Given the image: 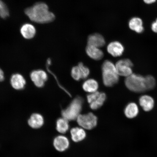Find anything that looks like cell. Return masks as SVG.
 Masks as SVG:
<instances>
[{
  "label": "cell",
  "instance_id": "cell-27",
  "mask_svg": "<svg viewBox=\"0 0 157 157\" xmlns=\"http://www.w3.org/2000/svg\"><path fill=\"white\" fill-rule=\"evenodd\" d=\"M151 28L153 32L157 33V18L152 23Z\"/></svg>",
  "mask_w": 157,
  "mask_h": 157
},
{
  "label": "cell",
  "instance_id": "cell-25",
  "mask_svg": "<svg viewBox=\"0 0 157 157\" xmlns=\"http://www.w3.org/2000/svg\"><path fill=\"white\" fill-rule=\"evenodd\" d=\"M71 74L74 79L77 81L82 79L81 72L78 66H74L72 67Z\"/></svg>",
  "mask_w": 157,
  "mask_h": 157
},
{
  "label": "cell",
  "instance_id": "cell-21",
  "mask_svg": "<svg viewBox=\"0 0 157 157\" xmlns=\"http://www.w3.org/2000/svg\"><path fill=\"white\" fill-rule=\"evenodd\" d=\"M106 99V96L105 94L103 93H100L99 96L97 99L93 102L90 104V108L93 110L99 109L103 105Z\"/></svg>",
  "mask_w": 157,
  "mask_h": 157
},
{
  "label": "cell",
  "instance_id": "cell-7",
  "mask_svg": "<svg viewBox=\"0 0 157 157\" xmlns=\"http://www.w3.org/2000/svg\"><path fill=\"white\" fill-rule=\"evenodd\" d=\"M30 78L35 85L38 87H42L48 78L46 72L44 71L38 70L33 71L30 74Z\"/></svg>",
  "mask_w": 157,
  "mask_h": 157
},
{
  "label": "cell",
  "instance_id": "cell-26",
  "mask_svg": "<svg viewBox=\"0 0 157 157\" xmlns=\"http://www.w3.org/2000/svg\"><path fill=\"white\" fill-rule=\"evenodd\" d=\"M100 92L97 91L94 93H90L87 96V99L88 103L90 104L93 102L97 99L98 96H99Z\"/></svg>",
  "mask_w": 157,
  "mask_h": 157
},
{
  "label": "cell",
  "instance_id": "cell-15",
  "mask_svg": "<svg viewBox=\"0 0 157 157\" xmlns=\"http://www.w3.org/2000/svg\"><path fill=\"white\" fill-rule=\"evenodd\" d=\"M70 133L72 140L75 142H81L86 137L85 129L81 127L73 128L71 129Z\"/></svg>",
  "mask_w": 157,
  "mask_h": 157
},
{
  "label": "cell",
  "instance_id": "cell-8",
  "mask_svg": "<svg viewBox=\"0 0 157 157\" xmlns=\"http://www.w3.org/2000/svg\"><path fill=\"white\" fill-rule=\"evenodd\" d=\"M53 146L59 152L65 151L69 147L70 143L68 139L63 135H59L55 137L53 140Z\"/></svg>",
  "mask_w": 157,
  "mask_h": 157
},
{
  "label": "cell",
  "instance_id": "cell-12",
  "mask_svg": "<svg viewBox=\"0 0 157 157\" xmlns=\"http://www.w3.org/2000/svg\"><path fill=\"white\" fill-rule=\"evenodd\" d=\"M10 83L12 87L16 90L23 89L26 84V81L23 76L19 74H15L12 76Z\"/></svg>",
  "mask_w": 157,
  "mask_h": 157
},
{
  "label": "cell",
  "instance_id": "cell-13",
  "mask_svg": "<svg viewBox=\"0 0 157 157\" xmlns=\"http://www.w3.org/2000/svg\"><path fill=\"white\" fill-rule=\"evenodd\" d=\"M28 123L31 128L35 129L40 128L44 124V117L40 114H33L29 119Z\"/></svg>",
  "mask_w": 157,
  "mask_h": 157
},
{
  "label": "cell",
  "instance_id": "cell-3",
  "mask_svg": "<svg viewBox=\"0 0 157 157\" xmlns=\"http://www.w3.org/2000/svg\"><path fill=\"white\" fill-rule=\"evenodd\" d=\"M83 103V99L81 97L75 98L68 106L62 111V117L68 121L76 120L80 114Z\"/></svg>",
  "mask_w": 157,
  "mask_h": 157
},
{
  "label": "cell",
  "instance_id": "cell-16",
  "mask_svg": "<svg viewBox=\"0 0 157 157\" xmlns=\"http://www.w3.org/2000/svg\"><path fill=\"white\" fill-rule=\"evenodd\" d=\"M142 20L140 17H134L129 20L128 26L131 30L138 34H140L144 30Z\"/></svg>",
  "mask_w": 157,
  "mask_h": 157
},
{
  "label": "cell",
  "instance_id": "cell-11",
  "mask_svg": "<svg viewBox=\"0 0 157 157\" xmlns=\"http://www.w3.org/2000/svg\"><path fill=\"white\" fill-rule=\"evenodd\" d=\"M20 32L23 38L27 39L33 38L36 34V30L34 25L26 23L21 27Z\"/></svg>",
  "mask_w": 157,
  "mask_h": 157
},
{
  "label": "cell",
  "instance_id": "cell-4",
  "mask_svg": "<svg viewBox=\"0 0 157 157\" xmlns=\"http://www.w3.org/2000/svg\"><path fill=\"white\" fill-rule=\"evenodd\" d=\"M125 83L129 90L135 93H142L147 90L145 78L140 75L131 74L126 78Z\"/></svg>",
  "mask_w": 157,
  "mask_h": 157
},
{
  "label": "cell",
  "instance_id": "cell-18",
  "mask_svg": "<svg viewBox=\"0 0 157 157\" xmlns=\"http://www.w3.org/2000/svg\"><path fill=\"white\" fill-rule=\"evenodd\" d=\"M139 113L138 106L135 103H129L125 107L124 114L127 118L133 119L137 116Z\"/></svg>",
  "mask_w": 157,
  "mask_h": 157
},
{
  "label": "cell",
  "instance_id": "cell-17",
  "mask_svg": "<svg viewBox=\"0 0 157 157\" xmlns=\"http://www.w3.org/2000/svg\"><path fill=\"white\" fill-rule=\"evenodd\" d=\"M86 51L88 56L94 60H100L103 57V52L100 48L97 47L87 45Z\"/></svg>",
  "mask_w": 157,
  "mask_h": 157
},
{
  "label": "cell",
  "instance_id": "cell-9",
  "mask_svg": "<svg viewBox=\"0 0 157 157\" xmlns=\"http://www.w3.org/2000/svg\"><path fill=\"white\" fill-rule=\"evenodd\" d=\"M124 50L123 44L118 41H113L109 43L107 47L108 52L115 57L121 56Z\"/></svg>",
  "mask_w": 157,
  "mask_h": 157
},
{
  "label": "cell",
  "instance_id": "cell-10",
  "mask_svg": "<svg viewBox=\"0 0 157 157\" xmlns=\"http://www.w3.org/2000/svg\"><path fill=\"white\" fill-rule=\"evenodd\" d=\"M105 44V38L99 33H94L89 35L87 39V45L100 48Z\"/></svg>",
  "mask_w": 157,
  "mask_h": 157
},
{
  "label": "cell",
  "instance_id": "cell-5",
  "mask_svg": "<svg viewBox=\"0 0 157 157\" xmlns=\"http://www.w3.org/2000/svg\"><path fill=\"white\" fill-rule=\"evenodd\" d=\"M76 121L80 127L87 130H91L97 126L98 123L97 117L91 113L80 114Z\"/></svg>",
  "mask_w": 157,
  "mask_h": 157
},
{
  "label": "cell",
  "instance_id": "cell-29",
  "mask_svg": "<svg viewBox=\"0 0 157 157\" xmlns=\"http://www.w3.org/2000/svg\"><path fill=\"white\" fill-rule=\"evenodd\" d=\"M4 79V75L3 71L0 68V82L3 81Z\"/></svg>",
  "mask_w": 157,
  "mask_h": 157
},
{
  "label": "cell",
  "instance_id": "cell-2",
  "mask_svg": "<svg viewBox=\"0 0 157 157\" xmlns=\"http://www.w3.org/2000/svg\"><path fill=\"white\" fill-rule=\"evenodd\" d=\"M103 81L104 85L108 87H112L119 80L115 65L109 60H105L102 66Z\"/></svg>",
  "mask_w": 157,
  "mask_h": 157
},
{
  "label": "cell",
  "instance_id": "cell-1",
  "mask_svg": "<svg viewBox=\"0 0 157 157\" xmlns=\"http://www.w3.org/2000/svg\"><path fill=\"white\" fill-rule=\"evenodd\" d=\"M25 13L30 20L39 24L52 22L56 18L54 13L49 10L48 5L42 2L27 8Z\"/></svg>",
  "mask_w": 157,
  "mask_h": 157
},
{
  "label": "cell",
  "instance_id": "cell-22",
  "mask_svg": "<svg viewBox=\"0 0 157 157\" xmlns=\"http://www.w3.org/2000/svg\"><path fill=\"white\" fill-rule=\"evenodd\" d=\"M9 11L7 6L2 0H0V17L6 19L9 17Z\"/></svg>",
  "mask_w": 157,
  "mask_h": 157
},
{
  "label": "cell",
  "instance_id": "cell-28",
  "mask_svg": "<svg viewBox=\"0 0 157 157\" xmlns=\"http://www.w3.org/2000/svg\"><path fill=\"white\" fill-rule=\"evenodd\" d=\"M157 0H143L145 3L148 5H151L154 3Z\"/></svg>",
  "mask_w": 157,
  "mask_h": 157
},
{
  "label": "cell",
  "instance_id": "cell-6",
  "mask_svg": "<svg viewBox=\"0 0 157 157\" xmlns=\"http://www.w3.org/2000/svg\"><path fill=\"white\" fill-rule=\"evenodd\" d=\"M133 64L128 59H123L118 61L115 64L116 68L119 76H125L126 78L132 73V67Z\"/></svg>",
  "mask_w": 157,
  "mask_h": 157
},
{
  "label": "cell",
  "instance_id": "cell-24",
  "mask_svg": "<svg viewBox=\"0 0 157 157\" xmlns=\"http://www.w3.org/2000/svg\"><path fill=\"white\" fill-rule=\"evenodd\" d=\"M78 66L81 72L82 79L87 78L89 76L90 73L89 68L84 66L82 62L79 63Z\"/></svg>",
  "mask_w": 157,
  "mask_h": 157
},
{
  "label": "cell",
  "instance_id": "cell-19",
  "mask_svg": "<svg viewBox=\"0 0 157 157\" xmlns=\"http://www.w3.org/2000/svg\"><path fill=\"white\" fill-rule=\"evenodd\" d=\"M82 87L84 91L90 94L97 91L99 84L96 80L89 79L84 82Z\"/></svg>",
  "mask_w": 157,
  "mask_h": 157
},
{
  "label": "cell",
  "instance_id": "cell-20",
  "mask_svg": "<svg viewBox=\"0 0 157 157\" xmlns=\"http://www.w3.org/2000/svg\"><path fill=\"white\" fill-rule=\"evenodd\" d=\"M68 121L64 117L58 119L56 122V129L60 134H64L67 132L69 129Z\"/></svg>",
  "mask_w": 157,
  "mask_h": 157
},
{
  "label": "cell",
  "instance_id": "cell-14",
  "mask_svg": "<svg viewBox=\"0 0 157 157\" xmlns=\"http://www.w3.org/2000/svg\"><path fill=\"white\" fill-rule=\"evenodd\" d=\"M140 105L145 111L148 112L152 110L155 105L154 99L150 96L143 95L139 99Z\"/></svg>",
  "mask_w": 157,
  "mask_h": 157
},
{
  "label": "cell",
  "instance_id": "cell-23",
  "mask_svg": "<svg viewBox=\"0 0 157 157\" xmlns=\"http://www.w3.org/2000/svg\"><path fill=\"white\" fill-rule=\"evenodd\" d=\"M147 90H151L155 88L156 82L155 78L151 75H148L145 77Z\"/></svg>",
  "mask_w": 157,
  "mask_h": 157
}]
</instances>
